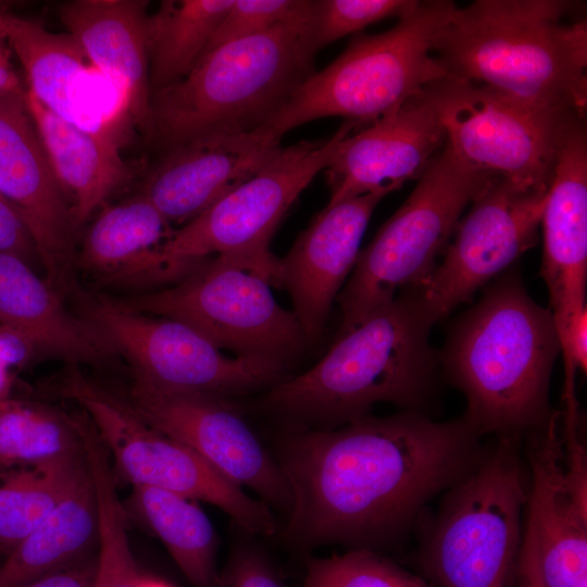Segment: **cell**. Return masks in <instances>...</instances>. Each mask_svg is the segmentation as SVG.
<instances>
[{
    "label": "cell",
    "mask_w": 587,
    "mask_h": 587,
    "mask_svg": "<svg viewBox=\"0 0 587 587\" xmlns=\"http://www.w3.org/2000/svg\"><path fill=\"white\" fill-rule=\"evenodd\" d=\"M91 316L134 374L153 383L233 399L283 380L285 362L227 355L179 321L135 312L112 299L100 300Z\"/></svg>",
    "instance_id": "obj_13"
},
{
    "label": "cell",
    "mask_w": 587,
    "mask_h": 587,
    "mask_svg": "<svg viewBox=\"0 0 587 587\" xmlns=\"http://www.w3.org/2000/svg\"><path fill=\"white\" fill-rule=\"evenodd\" d=\"M446 141L433 84L339 143L325 168L327 205L419 179Z\"/></svg>",
    "instance_id": "obj_17"
},
{
    "label": "cell",
    "mask_w": 587,
    "mask_h": 587,
    "mask_svg": "<svg viewBox=\"0 0 587 587\" xmlns=\"http://www.w3.org/2000/svg\"><path fill=\"white\" fill-rule=\"evenodd\" d=\"M24 100L77 228L129 179L130 170L112 133L62 118L27 89Z\"/></svg>",
    "instance_id": "obj_24"
},
{
    "label": "cell",
    "mask_w": 587,
    "mask_h": 587,
    "mask_svg": "<svg viewBox=\"0 0 587 587\" xmlns=\"http://www.w3.org/2000/svg\"><path fill=\"white\" fill-rule=\"evenodd\" d=\"M271 285L253 267L213 255L165 288L112 300L135 312L179 321L234 355L287 363L308 341L296 314L277 302Z\"/></svg>",
    "instance_id": "obj_10"
},
{
    "label": "cell",
    "mask_w": 587,
    "mask_h": 587,
    "mask_svg": "<svg viewBox=\"0 0 587 587\" xmlns=\"http://www.w3.org/2000/svg\"><path fill=\"white\" fill-rule=\"evenodd\" d=\"M24 95L0 97V193L22 216L46 280L64 299L78 288L76 227Z\"/></svg>",
    "instance_id": "obj_16"
},
{
    "label": "cell",
    "mask_w": 587,
    "mask_h": 587,
    "mask_svg": "<svg viewBox=\"0 0 587 587\" xmlns=\"http://www.w3.org/2000/svg\"><path fill=\"white\" fill-rule=\"evenodd\" d=\"M571 5L557 0H477L457 7L435 40L434 57L447 78L584 120L587 23L565 20Z\"/></svg>",
    "instance_id": "obj_2"
},
{
    "label": "cell",
    "mask_w": 587,
    "mask_h": 587,
    "mask_svg": "<svg viewBox=\"0 0 587 587\" xmlns=\"http://www.w3.org/2000/svg\"><path fill=\"white\" fill-rule=\"evenodd\" d=\"M97 550L23 587H93Z\"/></svg>",
    "instance_id": "obj_38"
},
{
    "label": "cell",
    "mask_w": 587,
    "mask_h": 587,
    "mask_svg": "<svg viewBox=\"0 0 587 587\" xmlns=\"http://www.w3.org/2000/svg\"><path fill=\"white\" fill-rule=\"evenodd\" d=\"M560 422L551 415L529 445L527 512L545 587H587L586 452H565Z\"/></svg>",
    "instance_id": "obj_18"
},
{
    "label": "cell",
    "mask_w": 587,
    "mask_h": 587,
    "mask_svg": "<svg viewBox=\"0 0 587 587\" xmlns=\"http://www.w3.org/2000/svg\"><path fill=\"white\" fill-rule=\"evenodd\" d=\"M310 4L253 36L205 51L179 82L151 95L146 133L161 153L251 134L314 73Z\"/></svg>",
    "instance_id": "obj_4"
},
{
    "label": "cell",
    "mask_w": 587,
    "mask_h": 587,
    "mask_svg": "<svg viewBox=\"0 0 587 587\" xmlns=\"http://www.w3.org/2000/svg\"><path fill=\"white\" fill-rule=\"evenodd\" d=\"M434 91L450 148L480 171L526 188L549 189L566 135L585 121L451 78L435 83Z\"/></svg>",
    "instance_id": "obj_12"
},
{
    "label": "cell",
    "mask_w": 587,
    "mask_h": 587,
    "mask_svg": "<svg viewBox=\"0 0 587 587\" xmlns=\"http://www.w3.org/2000/svg\"><path fill=\"white\" fill-rule=\"evenodd\" d=\"M433 324L417 290H402L339 334L310 370L272 386L259 408L289 430L337 428L378 402L415 410L434 378Z\"/></svg>",
    "instance_id": "obj_3"
},
{
    "label": "cell",
    "mask_w": 587,
    "mask_h": 587,
    "mask_svg": "<svg viewBox=\"0 0 587 587\" xmlns=\"http://www.w3.org/2000/svg\"><path fill=\"white\" fill-rule=\"evenodd\" d=\"M389 192L378 189L326 205L278 259L276 285L288 291L308 342L322 334L355 264L371 215Z\"/></svg>",
    "instance_id": "obj_19"
},
{
    "label": "cell",
    "mask_w": 587,
    "mask_h": 587,
    "mask_svg": "<svg viewBox=\"0 0 587 587\" xmlns=\"http://www.w3.org/2000/svg\"><path fill=\"white\" fill-rule=\"evenodd\" d=\"M525 532L522 538L514 582L516 587H545L537 535L533 519L527 514Z\"/></svg>",
    "instance_id": "obj_39"
},
{
    "label": "cell",
    "mask_w": 587,
    "mask_h": 587,
    "mask_svg": "<svg viewBox=\"0 0 587 587\" xmlns=\"http://www.w3.org/2000/svg\"><path fill=\"white\" fill-rule=\"evenodd\" d=\"M82 451L78 415L14 397L0 402V470L48 463Z\"/></svg>",
    "instance_id": "obj_31"
},
{
    "label": "cell",
    "mask_w": 587,
    "mask_h": 587,
    "mask_svg": "<svg viewBox=\"0 0 587 587\" xmlns=\"http://www.w3.org/2000/svg\"><path fill=\"white\" fill-rule=\"evenodd\" d=\"M540 225V274L548 287L558 339L587 312V134L576 123L560 149Z\"/></svg>",
    "instance_id": "obj_20"
},
{
    "label": "cell",
    "mask_w": 587,
    "mask_h": 587,
    "mask_svg": "<svg viewBox=\"0 0 587 587\" xmlns=\"http://www.w3.org/2000/svg\"><path fill=\"white\" fill-rule=\"evenodd\" d=\"M235 0L163 1L149 17L151 92L183 79Z\"/></svg>",
    "instance_id": "obj_29"
},
{
    "label": "cell",
    "mask_w": 587,
    "mask_h": 587,
    "mask_svg": "<svg viewBox=\"0 0 587 587\" xmlns=\"http://www.w3.org/2000/svg\"><path fill=\"white\" fill-rule=\"evenodd\" d=\"M357 128L345 121L328 139L280 147L257 173L174 229L162 246L164 258L199 262L221 255L253 267L276 285L278 258L268 249L276 227L301 191L326 168L339 143Z\"/></svg>",
    "instance_id": "obj_11"
},
{
    "label": "cell",
    "mask_w": 587,
    "mask_h": 587,
    "mask_svg": "<svg viewBox=\"0 0 587 587\" xmlns=\"http://www.w3.org/2000/svg\"><path fill=\"white\" fill-rule=\"evenodd\" d=\"M457 7L446 0L419 1L390 29L354 36L254 134L280 142L287 132L330 116L363 127L446 79L433 47Z\"/></svg>",
    "instance_id": "obj_6"
},
{
    "label": "cell",
    "mask_w": 587,
    "mask_h": 587,
    "mask_svg": "<svg viewBox=\"0 0 587 587\" xmlns=\"http://www.w3.org/2000/svg\"><path fill=\"white\" fill-rule=\"evenodd\" d=\"M415 0H316L310 4L311 43L317 52L346 35L412 11Z\"/></svg>",
    "instance_id": "obj_34"
},
{
    "label": "cell",
    "mask_w": 587,
    "mask_h": 587,
    "mask_svg": "<svg viewBox=\"0 0 587 587\" xmlns=\"http://www.w3.org/2000/svg\"><path fill=\"white\" fill-rule=\"evenodd\" d=\"M148 2L72 0L58 7L62 24L88 62L118 91L146 134L151 115Z\"/></svg>",
    "instance_id": "obj_22"
},
{
    "label": "cell",
    "mask_w": 587,
    "mask_h": 587,
    "mask_svg": "<svg viewBox=\"0 0 587 587\" xmlns=\"http://www.w3.org/2000/svg\"><path fill=\"white\" fill-rule=\"evenodd\" d=\"M547 192L499 177L478 192L442 260L415 288L434 323L537 243Z\"/></svg>",
    "instance_id": "obj_15"
},
{
    "label": "cell",
    "mask_w": 587,
    "mask_h": 587,
    "mask_svg": "<svg viewBox=\"0 0 587 587\" xmlns=\"http://www.w3.org/2000/svg\"><path fill=\"white\" fill-rule=\"evenodd\" d=\"M494 177L465 162L446 141L408 199L359 252L336 299L342 314L338 335L391 301L398 290L426 280L463 211Z\"/></svg>",
    "instance_id": "obj_7"
},
{
    "label": "cell",
    "mask_w": 587,
    "mask_h": 587,
    "mask_svg": "<svg viewBox=\"0 0 587 587\" xmlns=\"http://www.w3.org/2000/svg\"><path fill=\"white\" fill-rule=\"evenodd\" d=\"M87 469L83 451L48 463L0 470V551L35 530Z\"/></svg>",
    "instance_id": "obj_30"
},
{
    "label": "cell",
    "mask_w": 587,
    "mask_h": 587,
    "mask_svg": "<svg viewBox=\"0 0 587 587\" xmlns=\"http://www.w3.org/2000/svg\"><path fill=\"white\" fill-rule=\"evenodd\" d=\"M124 507L162 541L192 587H215L218 538L197 500L165 489L133 486Z\"/></svg>",
    "instance_id": "obj_28"
},
{
    "label": "cell",
    "mask_w": 587,
    "mask_h": 587,
    "mask_svg": "<svg viewBox=\"0 0 587 587\" xmlns=\"http://www.w3.org/2000/svg\"><path fill=\"white\" fill-rule=\"evenodd\" d=\"M97 545L98 510L87 465L52 513L3 558L0 587H23L95 552Z\"/></svg>",
    "instance_id": "obj_27"
},
{
    "label": "cell",
    "mask_w": 587,
    "mask_h": 587,
    "mask_svg": "<svg viewBox=\"0 0 587 587\" xmlns=\"http://www.w3.org/2000/svg\"><path fill=\"white\" fill-rule=\"evenodd\" d=\"M215 587H286L275 566L258 547L236 545L223 570L218 572Z\"/></svg>",
    "instance_id": "obj_36"
},
{
    "label": "cell",
    "mask_w": 587,
    "mask_h": 587,
    "mask_svg": "<svg viewBox=\"0 0 587 587\" xmlns=\"http://www.w3.org/2000/svg\"><path fill=\"white\" fill-rule=\"evenodd\" d=\"M302 587H433L369 548L309 558Z\"/></svg>",
    "instance_id": "obj_33"
},
{
    "label": "cell",
    "mask_w": 587,
    "mask_h": 587,
    "mask_svg": "<svg viewBox=\"0 0 587 587\" xmlns=\"http://www.w3.org/2000/svg\"><path fill=\"white\" fill-rule=\"evenodd\" d=\"M98 510L97 571L93 587H140L137 565L127 535V513L116 483L109 474L93 478Z\"/></svg>",
    "instance_id": "obj_32"
},
{
    "label": "cell",
    "mask_w": 587,
    "mask_h": 587,
    "mask_svg": "<svg viewBox=\"0 0 587 587\" xmlns=\"http://www.w3.org/2000/svg\"><path fill=\"white\" fill-rule=\"evenodd\" d=\"M0 35L24 70L26 89L42 105L68 122L89 130L92 125L97 130L82 104L89 62L71 35L50 32L39 22L2 10Z\"/></svg>",
    "instance_id": "obj_26"
},
{
    "label": "cell",
    "mask_w": 587,
    "mask_h": 587,
    "mask_svg": "<svg viewBox=\"0 0 587 587\" xmlns=\"http://www.w3.org/2000/svg\"><path fill=\"white\" fill-rule=\"evenodd\" d=\"M140 587H174L166 580L148 573H141Z\"/></svg>",
    "instance_id": "obj_42"
},
{
    "label": "cell",
    "mask_w": 587,
    "mask_h": 587,
    "mask_svg": "<svg viewBox=\"0 0 587 587\" xmlns=\"http://www.w3.org/2000/svg\"><path fill=\"white\" fill-rule=\"evenodd\" d=\"M527 500L514 436H502L446 498L421 551L426 580L433 587H509Z\"/></svg>",
    "instance_id": "obj_8"
},
{
    "label": "cell",
    "mask_w": 587,
    "mask_h": 587,
    "mask_svg": "<svg viewBox=\"0 0 587 587\" xmlns=\"http://www.w3.org/2000/svg\"><path fill=\"white\" fill-rule=\"evenodd\" d=\"M280 147L279 141L251 133L165 151L140 195L179 228L257 173Z\"/></svg>",
    "instance_id": "obj_21"
},
{
    "label": "cell",
    "mask_w": 587,
    "mask_h": 587,
    "mask_svg": "<svg viewBox=\"0 0 587 587\" xmlns=\"http://www.w3.org/2000/svg\"><path fill=\"white\" fill-rule=\"evenodd\" d=\"M305 1L235 0L215 29L205 51L264 32L298 13Z\"/></svg>",
    "instance_id": "obj_35"
},
{
    "label": "cell",
    "mask_w": 587,
    "mask_h": 587,
    "mask_svg": "<svg viewBox=\"0 0 587 587\" xmlns=\"http://www.w3.org/2000/svg\"><path fill=\"white\" fill-rule=\"evenodd\" d=\"M63 397L87 415L114 472L133 486L170 490L213 504L251 535L275 537L282 525L262 500L249 496L188 447L147 423L127 402L71 367L60 382Z\"/></svg>",
    "instance_id": "obj_9"
},
{
    "label": "cell",
    "mask_w": 587,
    "mask_h": 587,
    "mask_svg": "<svg viewBox=\"0 0 587 587\" xmlns=\"http://www.w3.org/2000/svg\"><path fill=\"white\" fill-rule=\"evenodd\" d=\"M0 553L3 554L1 551H0ZM2 560H3V559H2ZM2 560H1V561H2ZM1 561H0V563H1Z\"/></svg>",
    "instance_id": "obj_43"
},
{
    "label": "cell",
    "mask_w": 587,
    "mask_h": 587,
    "mask_svg": "<svg viewBox=\"0 0 587 587\" xmlns=\"http://www.w3.org/2000/svg\"><path fill=\"white\" fill-rule=\"evenodd\" d=\"M477 435L465 417L434 422L415 410L289 430L275 457L291 492L284 542L371 549L390 540L477 464Z\"/></svg>",
    "instance_id": "obj_1"
},
{
    "label": "cell",
    "mask_w": 587,
    "mask_h": 587,
    "mask_svg": "<svg viewBox=\"0 0 587 587\" xmlns=\"http://www.w3.org/2000/svg\"><path fill=\"white\" fill-rule=\"evenodd\" d=\"M173 232L139 193L99 212L76 252V268L109 284H175L195 268L164 258L162 246Z\"/></svg>",
    "instance_id": "obj_23"
},
{
    "label": "cell",
    "mask_w": 587,
    "mask_h": 587,
    "mask_svg": "<svg viewBox=\"0 0 587 587\" xmlns=\"http://www.w3.org/2000/svg\"><path fill=\"white\" fill-rule=\"evenodd\" d=\"M39 349L22 334L0 325V365L13 371L28 364Z\"/></svg>",
    "instance_id": "obj_40"
},
{
    "label": "cell",
    "mask_w": 587,
    "mask_h": 587,
    "mask_svg": "<svg viewBox=\"0 0 587 587\" xmlns=\"http://www.w3.org/2000/svg\"><path fill=\"white\" fill-rule=\"evenodd\" d=\"M26 88L23 87L10 59V51L5 46V40L0 35V97L11 95H22Z\"/></svg>",
    "instance_id": "obj_41"
},
{
    "label": "cell",
    "mask_w": 587,
    "mask_h": 587,
    "mask_svg": "<svg viewBox=\"0 0 587 587\" xmlns=\"http://www.w3.org/2000/svg\"><path fill=\"white\" fill-rule=\"evenodd\" d=\"M0 325L39 350L74 362H99L114 349L96 327L71 313L64 299L22 258L0 252Z\"/></svg>",
    "instance_id": "obj_25"
},
{
    "label": "cell",
    "mask_w": 587,
    "mask_h": 587,
    "mask_svg": "<svg viewBox=\"0 0 587 587\" xmlns=\"http://www.w3.org/2000/svg\"><path fill=\"white\" fill-rule=\"evenodd\" d=\"M559 351L550 310L530 298L517 276L508 275L458 321L442 362L467 400L470 425L478 434L514 436L548 423Z\"/></svg>",
    "instance_id": "obj_5"
},
{
    "label": "cell",
    "mask_w": 587,
    "mask_h": 587,
    "mask_svg": "<svg viewBox=\"0 0 587 587\" xmlns=\"http://www.w3.org/2000/svg\"><path fill=\"white\" fill-rule=\"evenodd\" d=\"M125 399L155 429L288 517L291 492L282 469L232 398L172 388L134 374Z\"/></svg>",
    "instance_id": "obj_14"
},
{
    "label": "cell",
    "mask_w": 587,
    "mask_h": 587,
    "mask_svg": "<svg viewBox=\"0 0 587 587\" xmlns=\"http://www.w3.org/2000/svg\"><path fill=\"white\" fill-rule=\"evenodd\" d=\"M0 252L17 255L30 265L39 260L33 237L17 210L0 193Z\"/></svg>",
    "instance_id": "obj_37"
}]
</instances>
